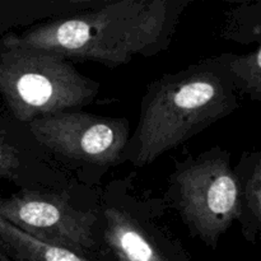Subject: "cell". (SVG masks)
Returning <instances> with one entry per match:
<instances>
[{
	"instance_id": "cell-2",
	"label": "cell",
	"mask_w": 261,
	"mask_h": 261,
	"mask_svg": "<svg viewBox=\"0 0 261 261\" xmlns=\"http://www.w3.org/2000/svg\"><path fill=\"white\" fill-rule=\"evenodd\" d=\"M239 106V92L222 58L163 76L143 99L129 158L135 166L150 165Z\"/></svg>"
},
{
	"instance_id": "cell-8",
	"label": "cell",
	"mask_w": 261,
	"mask_h": 261,
	"mask_svg": "<svg viewBox=\"0 0 261 261\" xmlns=\"http://www.w3.org/2000/svg\"><path fill=\"white\" fill-rule=\"evenodd\" d=\"M0 261H89L64 247L43 244L0 217Z\"/></svg>"
},
{
	"instance_id": "cell-7",
	"label": "cell",
	"mask_w": 261,
	"mask_h": 261,
	"mask_svg": "<svg viewBox=\"0 0 261 261\" xmlns=\"http://www.w3.org/2000/svg\"><path fill=\"white\" fill-rule=\"evenodd\" d=\"M105 218V240L115 257L125 261H170L142 227L124 212L107 209Z\"/></svg>"
},
{
	"instance_id": "cell-4",
	"label": "cell",
	"mask_w": 261,
	"mask_h": 261,
	"mask_svg": "<svg viewBox=\"0 0 261 261\" xmlns=\"http://www.w3.org/2000/svg\"><path fill=\"white\" fill-rule=\"evenodd\" d=\"M176 190L184 219L208 246L216 247L241 219V186L227 152L217 149L189 162L176 176Z\"/></svg>"
},
{
	"instance_id": "cell-5",
	"label": "cell",
	"mask_w": 261,
	"mask_h": 261,
	"mask_svg": "<svg viewBox=\"0 0 261 261\" xmlns=\"http://www.w3.org/2000/svg\"><path fill=\"white\" fill-rule=\"evenodd\" d=\"M0 217L43 244L83 256L96 245L93 214L78 211L54 193L25 190L0 199Z\"/></svg>"
},
{
	"instance_id": "cell-6",
	"label": "cell",
	"mask_w": 261,
	"mask_h": 261,
	"mask_svg": "<svg viewBox=\"0 0 261 261\" xmlns=\"http://www.w3.org/2000/svg\"><path fill=\"white\" fill-rule=\"evenodd\" d=\"M33 137L56 153L96 165L120 158L127 143L125 120L64 111L30 122Z\"/></svg>"
},
{
	"instance_id": "cell-1",
	"label": "cell",
	"mask_w": 261,
	"mask_h": 261,
	"mask_svg": "<svg viewBox=\"0 0 261 261\" xmlns=\"http://www.w3.org/2000/svg\"><path fill=\"white\" fill-rule=\"evenodd\" d=\"M188 3L122 0L12 35L5 47L50 51L68 60L94 61L115 68L138 55H150L170 40Z\"/></svg>"
},
{
	"instance_id": "cell-9",
	"label": "cell",
	"mask_w": 261,
	"mask_h": 261,
	"mask_svg": "<svg viewBox=\"0 0 261 261\" xmlns=\"http://www.w3.org/2000/svg\"><path fill=\"white\" fill-rule=\"evenodd\" d=\"M236 173L242 198L240 221L244 224L246 237L261 241V152L245 154Z\"/></svg>"
},
{
	"instance_id": "cell-3",
	"label": "cell",
	"mask_w": 261,
	"mask_h": 261,
	"mask_svg": "<svg viewBox=\"0 0 261 261\" xmlns=\"http://www.w3.org/2000/svg\"><path fill=\"white\" fill-rule=\"evenodd\" d=\"M0 93L15 119L30 124L91 103L98 93V83L58 54L7 47L0 56Z\"/></svg>"
},
{
	"instance_id": "cell-10",
	"label": "cell",
	"mask_w": 261,
	"mask_h": 261,
	"mask_svg": "<svg viewBox=\"0 0 261 261\" xmlns=\"http://www.w3.org/2000/svg\"><path fill=\"white\" fill-rule=\"evenodd\" d=\"M222 60L237 92L261 103V42L251 53L226 55Z\"/></svg>"
},
{
	"instance_id": "cell-13",
	"label": "cell",
	"mask_w": 261,
	"mask_h": 261,
	"mask_svg": "<svg viewBox=\"0 0 261 261\" xmlns=\"http://www.w3.org/2000/svg\"><path fill=\"white\" fill-rule=\"evenodd\" d=\"M115 259H116V261H125V260H122V259H120V257H115Z\"/></svg>"
},
{
	"instance_id": "cell-11",
	"label": "cell",
	"mask_w": 261,
	"mask_h": 261,
	"mask_svg": "<svg viewBox=\"0 0 261 261\" xmlns=\"http://www.w3.org/2000/svg\"><path fill=\"white\" fill-rule=\"evenodd\" d=\"M227 37L242 43L261 42V0L239 4L229 10Z\"/></svg>"
},
{
	"instance_id": "cell-12",
	"label": "cell",
	"mask_w": 261,
	"mask_h": 261,
	"mask_svg": "<svg viewBox=\"0 0 261 261\" xmlns=\"http://www.w3.org/2000/svg\"><path fill=\"white\" fill-rule=\"evenodd\" d=\"M19 166L17 150L10 145L0 143V176L12 177Z\"/></svg>"
}]
</instances>
